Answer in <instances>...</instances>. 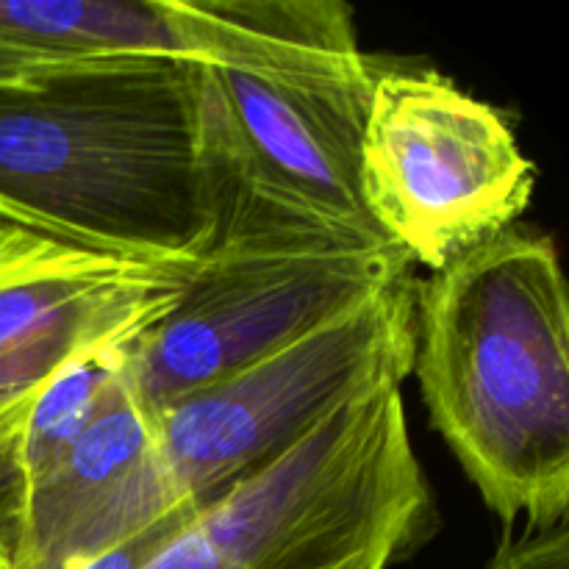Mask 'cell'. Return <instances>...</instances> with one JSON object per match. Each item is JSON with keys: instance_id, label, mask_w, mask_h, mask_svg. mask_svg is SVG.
Listing matches in <instances>:
<instances>
[{"instance_id": "7", "label": "cell", "mask_w": 569, "mask_h": 569, "mask_svg": "<svg viewBox=\"0 0 569 569\" xmlns=\"http://www.w3.org/2000/svg\"><path fill=\"white\" fill-rule=\"evenodd\" d=\"M537 164L509 120L437 70H376L359 144L372 226L411 264L442 270L515 226Z\"/></svg>"}, {"instance_id": "3", "label": "cell", "mask_w": 569, "mask_h": 569, "mask_svg": "<svg viewBox=\"0 0 569 569\" xmlns=\"http://www.w3.org/2000/svg\"><path fill=\"white\" fill-rule=\"evenodd\" d=\"M214 100L231 194L283 220L383 237L359 194L376 67L337 0H170ZM387 239V237H383Z\"/></svg>"}, {"instance_id": "11", "label": "cell", "mask_w": 569, "mask_h": 569, "mask_svg": "<svg viewBox=\"0 0 569 569\" xmlns=\"http://www.w3.org/2000/svg\"><path fill=\"white\" fill-rule=\"evenodd\" d=\"M487 569H569V520L506 533Z\"/></svg>"}, {"instance_id": "4", "label": "cell", "mask_w": 569, "mask_h": 569, "mask_svg": "<svg viewBox=\"0 0 569 569\" xmlns=\"http://www.w3.org/2000/svg\"><path fill=\"white\" fill-rule=\"evenodd\" d=\"M403 381H383L239 476L139 569H392L433 528Z\"/></svg>"}, {"instance_id": "2", "label": "cell", "mask_w": 569, "mask_h": 569, "mask_svg": "<svg viewBox=\"0 0 569 569\" xmlns=\"http://www.w3.org/2000/svg\"><path fill=\"white\" fill-rule=\"evenodd\" d=\"M431 426L506 528L569 511V295L559 250L511 226L417 281Z\"/></svg>"}, {"instance_id": "12", "label": "cell", "mask_w": 569, "mask_h": 569, "mask_svg": "<svg viewBox=\"0 0 569 569\" xmlns=\"http://www.w3.org/2000/svg\"><path fill=\"white\" fill-rule=\"evenodd\" d=\"M81 64L78 59H64V56L39 53V50L22 48V44L0 39V87L3 83H22L31 78L44 76V72L61 70V67Z\"/></svg>"}, {"instance_id": "13", "label": "cell", "mask_w": 569, "mask_h": 569, "mask_svg": "<svg viewBox=\"0 0 569 569\" xmlns=\"http://www.w3.org/2000/svg\"><path fill=\"white\" fill-rule=\"evenodd\" d=\"M0 569H14V567H11V556L6 553L3 545H0Z\"/></svg>"}, {"instance_id": "10", "label": "cell", "mask_w": 569, "mask_h": 569, "mask_svg": "<svg viewBox=\"0 0 569 569\" xmlns=\"http://www.w3.org/2000/svg\"><path fill=\"white\" fill-rule=\"evenodd\" d=\"M0 39L64 59H189L170 0H0Z\"/></svg>"}, {"instance_id": "6", "label": "cell", "mask_w": 569, "mask_h": 569, "mask_svg": "<svg viewBox=\"0 0 569 569\" xmlns=\"http://www.w3.org/2000/svg\"><path fill=\"white\" fill-rule=\"evenodd\" d=\"M406 276L415 264L389 239L283 220L228 194L181 298L128 348V381L148 409H164Z\"/></svg>"}, {"instance_id": "9", "label": "cell", "mask_w": 569, "mask_h": 569, "mask_svg": "<svg viewBox=\"0 0 569 569\" xmlns=\"http://www.w3.org/2000/svg\"><path fill=\"white\" fill-rule=\"evenodd\" d=\"M178 272L183 267L133 264L0 226V359Z\"/></svg>"}, {"instance_id": "1", "label": "cell", "mask_w": 569, "mask_h": 569, "mask_svg": "<svg viewBox=\"0 0 569 569\" xmlns=\"http://www.w3.org/2000/svg\"><path fill=\"white\" fill-rule=\"evenodd\" d=\"M228 194L200 61L94 59L0 87V226L192 270Z\"/></svg>"}, {"instance_id": "8", "label": "cell", "mask_w": 569, "mask_h": 569, "mask_svg": "<svg viewBox=\"0 0 569 569\" xmlns=\"http://www.w3.org/2000/svg\"><path fill=\"white\" fill-rule=\"evenodd\" d=\"M150 433L153 409L142 403L122 367L87 431L0 522L11 567H81L100 517L148 453Z\"/></svg>"}, {"instance_id": "5", "label": "cell", "mask_w": 569, "mask_h": 569, "mask_svg": "<svg viewBox=\"0 0 569 569\" xmlns=\"http://www.w3.org/2000/svg\"><path fill=\"white\" fill-rule=\"evenodd\" d=\"M417 278L337 311L264 359L153 411L150 448L100 517V556L164 517L194 509L303 437L317 420L415 367Z\"/></svg>"}]
</instances>
